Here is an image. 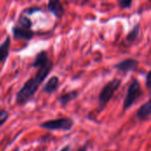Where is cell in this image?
<instances>
[{
	"label": "cell",
	"instance_id": "cell-1",
	"mask_svg": "<svg viewBox=\"0 0 151 151\" xmlns=\"http://www.w3.org/2000/svg\"><path fill=\"white\" fill-rule=\"evenodd\" d=\"M31 66L33 68H36L37 71L35 74L32 78L28 79L17 92L15 96L17 105H25L35 96L41 84L46 80L52 70L53 62L49 58L46 50H41L35 55Z\"/></svg>",
	"mask_w": 151,
	"mask_h": 151
},
{
	"label": "cell",
	"instance_id": "cell-2",
	"mask_svg": "<svg viewBox=\"0 0 151 151\" xmlns=\"http://www.w3.org/2000/svg\"><path fill=\"white\" fill-rule=\"evenodd\" d=\"M121 80L119 79H113L107 82L104 88L101 89L99 96H98V104L100 109H104L107 106V104L111 102L112 97L114 96L115 93L121 86Z\"/></svg>",
	"mask_w": 151,
	"mask_h": 151
},
{
	"label": "cell",
	"instance_id": "cell-3",
	"mask_svg": "<svg viewBox=\"0 0 151 151\" xmlns=\"http://www.w3.org/2000/svg\"><path fill=\"white\" fill-rule=\"evenodd\" d=\"M74 125L73 119L68 117L49 119L39 124V127L49 131H70Z\"/></svg>",
	"mask_w": 151,
	"mask_h": 151
},
{
	"label": "cell",
	"instance_id": "cell-4",
	"mask_svg": "<svg viewBox=\"0 0 151 151\" xmlns=\"http://www.w3.org/2000/svg\"><path fill=\"white\" fill-rule=\"evenodd\" d=\"M143 91L142 89V86L140 81L137 79H134L129 84L127 94L123 102V110L127 111L131 108L136 101H138L142 96Z\"/></svg>",
	"mask_w": 151,
	"mask_h": 151
},
{
	"label": "cell",
	"instance_id": "cell-5",
	"mask_svg": "<svg viewBox=\"0 0 151 151\" xmlns=\"http://www.w3.org/2000/svg\"><path fill=\"white\" fill-rule=\"evenodd\" d=\"M12 36L15 40H22L25 42L31 41L35 35V32L33 31L32 29L22 27L20 26H18L17 24L12 27Z\"/></svg>",
	"mask_w": 151,
	"mask_h": 151
},
{
	"label": "cell",
	"instance_id": "cell-6",
	"mask_svg": "<svg viewBox=\"0 0 151 151\" xmlns=\"http://www.w3.org/2000/svg\"><path fill=\"white\" fill-rule=\"evenodd\" d=\"M139 66L138 60L134 58H126L114 65V68L119 73H127L131 72H135Z\"/></svg>",
	"mask_w": 151,
	"mask_h": 151
},
{
	"label": "cell",
	"instance_id": "cell-7",
	"mask_svg": "<svg viewBox=\"0 0 151 151\" xmlns=\"http://www.w3.org/2000/svg\"><path fill=\"white\" fill-rule=\"evenodd\" d=\"M47 8L49 12L57 19H61L65 13V9L60 0H49Z\"/></svg>",
	"mask_w": 151,
	"mask_h": 151
},
{
	"label": "cell",
	"instance_id": "cell-8",
	"mask_svg": "<svg viewBox=\"0 0 151 151\" xmlns=\"http://www.w3.org/2000/svg\"><path fill=\"white\" fill-rule=\"evenodd\" d=\"M151 116V101L149 99L144 103L136 112V119L140 121H146Z\"/></svg>",
	"mask_w": 151,
	"mask_h": 151
},
{
	"label": "cell",
	"instance_id": "cell-9",
	"mask_svg": "<svg viewBox=\"0 0 151 151\" xmlns=\"http://www.w3.org/2000/svg\"><path fill=\"white\" fill-rule=\"evenodd\" d=\"M58 87H59V79L58 76L54 75L45 82L42 91L47 95H51L54 94L58 89Z\"/></svg>",
	"mask_w": 151,
	"mask_h": 151
},
{
	"label": "cell",
	"instance_id": "cell-10",
	"mask_svg": "<svg viewBox=\"0 0 151 151\" xmlns=\"http://www.w3.org/2000/svg\"><path fill=\"white\" fill-rule=\"evenodd\" d=\"M79 96V92L76 90H73V91H69L66 93L62 94L58 98V102L60 104L61 107H65L67 104H69L71 102L76 100Z\"/></svg>",
	"mask_w": 151,
	"mask_h": 151
},
{
	"label": "cell",
	"instance_id": "cell-11",
	"mask_svg": "<svg viewBox=\"0 0 151 151\" xmlns=\"http://www.w3.org/2000/svg\"><path fill=\"white\" fill-rule=\"evenodd\" d=\"M11 37L8 35L0 44V64H4L9 57Z\"/></svg>",
	"mask_w": 151,
	"mask_h": 151
},
{
	"label": "cell",
	"instance_id": "cell-12",
	"mask_svg": "<svg viewBox=\"0 0 151 151\" xmlns=\"http://www.w3.org/2000/svg\"><path fill=\"white\" fill-rule=\"evenodd\" d=\"M140 31H141V26L140 23H137L134 25V27L128 32V34L127 35V42H134L139 36L140 35Z\"/></svg>",
	"mask_w": 151,
	"mask_h": 151
},
{
	"label": "cell",
	"instance_id": "cell-13",
	"mask_svg": "<svg viewBox=\"0 0 151 151\" xmlns=\"http://www.w3.org/2000/svg\"><path fill=\"white\" fill-rule=\"evenodd\" d=\"M17 25L20 26L22 27L28 28V29H32V26H33L32 21L30 20V19L27 15H25L23 13H21L19 15V17L18 19V21H17Z\"/></svg>",
	"mask_w": 151,
	"mask_h": 151
},
{
	"label": "cell",
	"instance_id": "cell-14",
	"mask_svg": "<svg viewBox=\"0 0 151 151\" xmlns=\"http://www.w3.org/2000/svg\"><path fill=\"white\" fill-rule=\"evenodd\" d=\"M9 112L6 110H0V127L8 120Z\"/></svg>",
	"mask_w": 151,
	"mask_h": 151
},
{
	"label": "cell",
	"instance_id": "cell-15",
	"mask_svg": "<svg viewBox=\"0 0 151 151\" xmlns=\"http://www.w3.org/2000/svg\"><path fill=\"white\" fill-rule=\"evenodd\" d=\"M42 11V9L41 8H39V7H35V6H30V7H28V8H26L21 13H23V14H25V15H32V14H34L35 12H41Z\"/></svg>",
	"mask_w": 151,
	"mask_h": 151
},
{
	"label": "cell",
	"instance_id": "cell-16",
	"mask_svg": "<svg viewBox=\"0 0 151 151\" xmlns=\"http://www.w3.org/2000/svg\"><path fill=\"white\" fill-rule=\"evenodd\" d=\"M133 2H134V0H120L119 3V5L122 9H129V8H131Z\"/></svg>",
	"mask_w": 151,
	"mask_h": 151
},
{
	"label": "cell",
	"instance_id": "cell-17",
	"mask_svg": "<svg viewBox=\"0 0 151 151\" xmlns=\"http://www.w3.org/2000/svg\"><path fill=\"white\" fill-rule=\"evenodd\" d=\"M150 82H151V73H150V71H149V72L146 73V76H145V85H146V87H147V88H148V89H150V88H151Z\"/></svg>",
	"mask_w": 151,
	"mask_h": 151
},
{
	"label": "cell",
	"instance_id": "cell-18",
	"mask_svg": "<svg viewBox=\"0 0 151 151\" xmlns=\"http://www.w3.org/2000/svg\"><path fill=\"white\" fill-rule=\"evenodd\" d=\"M76 151H88V143H85L84 145L81 146Z\"/></svg>",
	"mask_w": 151,
	"mask_h": 151
},
{
	"label": "cell",
	"instance_id": "cell-19",
	"mask_svg": "<svg viewBox=\"0 0 151 151\" xmlns=\"http://www.w3.org/2000/svg\"><path fill=\"white\" fill-rule=\"evenodd\" d=\"M70 150H71V147L69 145H66V146L63 147L59 151H70Z\"/></svg>",
	"mask_w": 151,
	"mask_h": 151
},
{
	"label": "cell",
	"instance_id": "cell-20",
	"mask_svg": "<svg viewBox=\"0 0 151 151\" xmlns=\"http://www.w3.org/2000/svg\"><path fill=\"white\" fill-rule=\"evenodd\" d=\"M88 1H89V0H81V4H82V5H84V4H87Z\"/></svg>",
	"mask_w": 151,
	"mask_h": 151
},
{
	"label": "cell",
	"instance_id": "cell-21",
	"mask_svg": "<svg viewBox=\"0 0 151 151\" xmlns=\"http://www.w3.org/2000/svg\"><path fill=\"white\" fill-rule=\"evenodd\" d=\"M12 151H19V148H15V149H13Z\"/></svg>",
	"mask_w": 151,
	"mask_h": 151
},
{
	"label": "cell",
	"instance_id": "cell-22",
	"mask_svg": "<svg viewBox=\"0 0 151 151\" xmlns=\"http://www.w3.org/2000/svg\"><path fill=\"white\" fill-rule=\"evenodd\" d=\"M106 151H109V150H106Z\"/></svg>",
	"mask_w": 151,
	"mask_h": 151
}]
</instances>
